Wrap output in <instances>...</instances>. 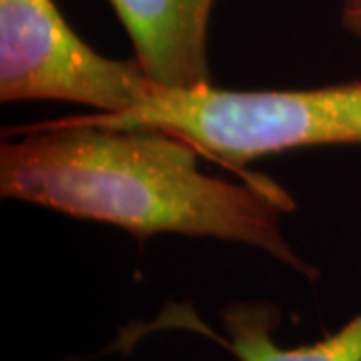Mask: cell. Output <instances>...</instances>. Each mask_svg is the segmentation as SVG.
<instances>
[{"mask_svg": "<svg viewBox=\"0 0 361 361\" xmlns=\"http://www.w3.org/2000/svg\"><path fill=\"white\" fill-rule=\"evenodd\" d=\"M82 121L165 130L237 173L261 157L307 147L361 145V80L297 90H149L123 113Z\"/></svg>", "mask_w": 361, "mask_h": 361, "instance_id": "obj_2", "label": "cell"}, {"mask_svg": "<svg viewBox=\"0 0 361 361\" xmlns=\"http://www.w3.org/2000/svg\"><path fill=\"white\" fill-rule=\"evenodd\" d=\"M341 26L361 39V0H341Z\"/></svg>", "mask_w": 361, "mask_h": 361, "instance_id": "obj_6", "label": "cell"}, {"mask_svg": "<svg viewBox=\"0 0 361 361\" xmlns=\"http://www.w3.org/2000/svg\"><path fill=\"white\" fill-rule=\"evenodd\" d=\"M153 89L135 59L97 52L54 0H0V101H56L123 113Z\"/></svg>", "mask_w": 361, "mask_h": 361, "instance_id": "obj_3", "label": "cell"}, {"mask_svg": "<svg viewBox=\"0 0 361 361\" xmlns=\"http://www.w3.org/2000/svg\"><path fill=\"white\" fill-rule=\"evenodd\" d=\"M133 44V59L161 89L211 85L209 23L215 0H109Z\"/></svg>", "mask_w": 361, "mask_h": 361, "instance_id": "obj_4", "label": "cell"}, {"mask_svg": "<svg viewBox=\"0 0 361 361\" xmlns=\"http://www.w3.org/2000/svg\"><path fill=\"white\" fill-rule=\"evenodd\" d=\"M0 193L68 217L106 223L145 243L185 235L255 247L315 281L281 219L295 209L277 180L247 171L239 180L207 175L199 151L165 130L115 127L77 115L6 130Z\"/></svg>", "mask_w": 361, "mask_h": 361, "instance_id": "obj_1", "label": "cell"}, {"mask_svg": "<svg viewBox=\"0 0 361 361\" xmlns=\"http://www.w3.org/2000/svg\"><path fill=\"white\" fill-rule=\"evenodd\" d=\"M171 327H185L213 339L239 361H361V311L327 337L310 345L281 348L273 339L281 323V311L263 299L233 301L221 310L225 336L215 334L207 323L195 317L193 310L173 305L161 313L159 322Z\"/></svg>", "mask_w": 361, "mask_h": 361, "instance_id": "obj_5", "label": "cell"}]
</instances>
